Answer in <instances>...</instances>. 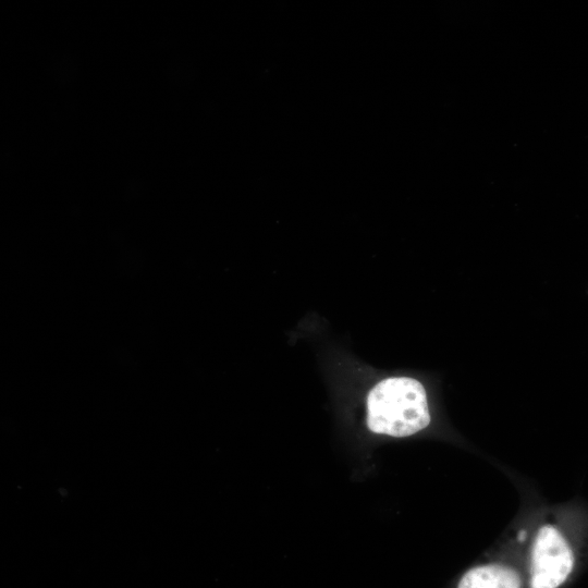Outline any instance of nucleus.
Instances as JSON below:
<instances>
[{"instance_id":"2","label":"nucleus","mask_w":588,"mask_h":588,"mask_svg":"<svg viewBox=\"0 0 588 588\" xmlns=\"http://www.w3.org/2000/svg\"><path fill=\"white\" fill-rule=\"evenodd\" d=\"M574 566V554L563 535L553 526H542L535 539L531 588H558Z\"/></svg>"},{"instance_id":"3","label":"nucleus","mask_w":588,"mask_h":588,"mask_svg":"<svg viewBox=\"0 0 588 588\" xmlns=\"http://www.w3.org/2000/svg\"><path fill=\"white\" fill-rule=\"evenodd\" d=\"M518 574L506 566L489 564L469 569L457 588H520Z\"/></svg>"},{"instance_id":"1","label":"nucleus","mask_w":588,"mask_h":588,"mask_svg":"<svg viewBox=\"0 0 588 588\" xmlns=\"http://www.w3.org/2000/svg\"><path fill=\"white\" fill-rule=\"evenodd\" d=\"M431 421L424 384L412 377L395 376L379 381L367 396V426L379 434L407 437Z\"/></svg>"}]
</instances>
